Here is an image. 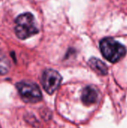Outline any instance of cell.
I'll return each mask as SVG.
<instances>
[{"label": "cell", "mask_w": 127, "mask_h": 128, "mask_svg": "<svg viewBox=\"0 0 127 128\" xmlns=\"http://www.w3.org/2000/svg\"><path fill=\"white\" fill-rule=\"evenodd\" d=\"M15 33L21 40H25L38 33L34 16L30 13L22 14L15 20Z\"/></svg>", "instance_id": "obj_1"}, {"label": "cell", "mask_w": 127, "mask_h": 128, "mask_svg": "<svg viewBox=\"0 0 127 128\" xmlns=\"http://www.w3.org/2000/svg\"><path fill=\"white\" fill-rule=\"evenodd\" d=\"M100 51L106 59L115 63L120 61L127 52L125 46L112 38H106L100 43Z\"/></svg>", "instance_id": "obj_2"}, {"label": "cell", "mask_w": 127, "mask_h": 128, "mask_svg": "<svg viewBox=\"0 0 127 128\" xmlns=\"http://www.w3.org/2000/svg\"><path fill=\"white\" fill-rule=\"evenodd\" d=\"M16 88L22 99L26 103L35 104L42 100L40 88L32 82H19L16 84Z\"/></svg>", "instance_id": "obj_3"}, {"label": "cell", "mask_w": 127, "mask_h": 128, "mask_svg": "<svg viewBox=\"0 0 127 128\" xmlns=\"http://www.w3.org/2000/svg\"><path fill=\"white\" fill-rule=\"evenodd\" d=\"M61 80L62 77L58 71L52 69H47L42 74L41 83L44 90L51 94L58 88Z\"/></svg>", "instance_id": "obj_4"}, {"label": "cell", "mask_w": 127, "mask_h": 128, "mask_svg": "<svg viewBox=\"0 0 127 128\" xmlns=\"http://www.w3.org/2000/svg\"><path fill=\"white\" fill-rule=\"evenodd\" d=\"M82 101L85 105H91L97 102L98 99V92L93 86L85 87L82 93Z\"/></svg>", "instance_id": "obj_5"}, {"label": "cell", "mask_w": 127, "mask_h": 128, "mask_svg": "<svg viewBox=\"0 0 127 128\" xmlns=\"http://www.w3.org/2000/svg\"><path fill=\"white\" fill-rule=\"evenodd\" d=\"M88 65L95 72L100 75H106L108 73V68L106 64L97 58H90V60L88 61Z\"/></svg>", "instance_id": "obj_6"}, {"label": "cell", "mask_w": 127, "mask_h": 128, "mask_svg": "<svg viewBox=\"0 0 127 128\" xmlns=\"http://www.w3.org/2000/svg\"><path fill=\"white\" fill-rule=\"evenodd\" d=\"M10 68V62L7 58L0 51V75L6 74Z\"/></svg>", "instance_id": "obj_7"}]
</instances>
